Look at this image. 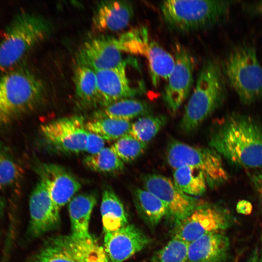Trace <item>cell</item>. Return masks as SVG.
Instances as JSON below:
<instances>
[{
	"label": "cell",
	"mask_w": 262,
	"mask_h": 262,
	"mask_svg": "<svg viewBox=\"0 0 262 262\" xmlns=\"http://www.w3.org/2000/svg\"><path fill=\"white\" fill-rule=\"evenodd\" d=\"M46 96L44 82L26 68L0 73V130L36 110Z\"/></svg>",
	"instance_id": "7a4b0ae2"
},
{
	"label": "cell",
	"mask_w": 262,
	"mask_h": 262,
	"mask_svg": "<svg viewBox=\"0 0 262 262\" xmlns=\"http://www.w3.org/2000/svg\"><path fill=\"white\" fill-rule=\"evenodd\" d=\"M173 182L184 193L192 196H201L206 190L207 182L201 171L182 166L174 169Z\"/></svg>",
	"instance_id": "484cf974"
},
{
	"label": "cell",
	"mask_w": 262,
	"mask_h": 262,
	"mask_svg": "<svg viewBox=\"0 0 262 262\" xmlns=\"http://www.w3.org/2000/svg\"><path fill=\"white\" fill-rule=\"evenodd\" d=\"M147 147V144L128 133L116 140L110 147L122 161L128 163L142 155Z\"/></svg>",
	"instance_id": "f546056e"
},
{
	"label": "cell",
	"mask_w": 262,
	"mask_h": 262,
	"mask_svg": "<svg viewBox=\"0 0 262 262\" xmlns=\"http://www.w3.org/2000/svg\"><path fill=\"white\" fill-rule=\"evenodd\" d=\"M235 1L171 0L162 1L161 12L166 26L180 33L211 29L223 22Z\"/></svg>",
	"instance_id": "5b68a950"
},
{
	"label": "cell",
	"mask_w": 262,
	"mask_h": 262,
	"mask_svg": "<svg viewBox=\"0 0 262 262\" xmlns=\"http://www.w3.org/2000/svg\"><path fill=\"white\" fill-rule=\"evenodd\" d=\"M251 9L254 13L262 15V0L253 4Z\"/></svg>",
	"instance_id": "d590c367"
},
{
	"label": "cell",
	"mask_w": 262,
	"mask_h": 262,
	"mask_svg": "<svg viewBox=\"0 0 262 262\" xmlns=\"http://www.w3.org/2000/svg\"><path fill=\"white\" fill-rule=\"evenodd\" d=\"M36 171L39 180L45 185L53 204L60 210L82 187L78 179L60 165L42 163L37 166Z\"/></svg>",
	"instance_id": "9a60e30c"
},
{
	"label": "cell",
	"mask_w": 262,
	"mask_h": 262,
	"mask_svg": "<svg viewBox=\"0 0 262 262\" xmlns=\"http://www.w3.org/2000/svg\"><path fill=\"white\" fill-rule=\"evenodd\" d=\"M250 180L254 188L262 201V170L250 175Z\"/></svg>",
	"instance_id": "836d02e7"
},
{
	"label": "cell",
	"mask_w": 262,
	"mask_h": 262,
	"mask_svg": "<svg viewBox=\"0 0 262 262\" xmlns=\"http://www.w3.org/2000/svg\"><path fill=\"white\" fill-rule=\"evenodd\" d=\"M112 38L121 52L141 55L147 59L154 86L161 80L167 81L174 66V57L150 38L147 27L139 26Z\"/></svg>",
	"instance_id": "52a82bcc"
},
{
	"label": "cell",
	"mask_w": 262,
	"mask_h": 262,
	"mask_svg": "<svg viewBox=\"0 0 262 262\" xmlns=\"http://www.w3.org/2000/svg\"><path fill=\"white\" fill-rule=\"evenodd\" d=\"M5 206V202L3 199L0 196V219L4 213Z\"/></svg>",
	"instance_id": "74e56055"
},
{
	"label": "cell",
	"mask_w": 262,
	"mask_h": 262,
	"mask_svg": "<svg viewBox=\"0 0 262 262\" xmlns=\"http://www.w3.org/2000/svg\"><path fill=\"white\" fill-rule=\"evenodd\" d=\"M77 65L87 66L95 71L117 66L126 60L111 37L91 39L85 42L76 55Z\"/></svg>",
	"instance_id": "ac0fdd59"
},
{
	"label": "cell",
	"mask_w": 262,
	"mask_h": 262,
	"mask_svg": "<svg viewBox=\"0 0 262 262\" xmlns=\"http://www.w3.org/2000/svg\"><path fill=\"white\" fill-rule=\"evenodd\" d=\"M104 145L105 140L103 138L94 133L88 131L85 151L89 155L98 153L104 148Z\"/></svg>",
	"instance_id": "d6a6232c"
},
{
	"label": "cell",
	"mask_w": 262,
	"mask_h": 262,
	"mask_svg": "<svg viewBox=\"0 0 262 262\" xmlns=\"http://www.w3.org/2000/svg\"><path fill=\"white\" fill-rule=\"evenodd\" d=\"M97 202L96 195L93 192L80 194L69 201L68 212L72 235L79 238L92 236L89 231V222Z\"/></svg>",
	"instance_id": "44dd1931"
},
{
	"label": "cell",
	"mask_w": 262,
	"mask_h": 262,
	"mask_svg": "<svg viewBox=\"0 0 262 262\" xmlns=\"http://www.w3.org/2000/svg\"><path fill=\"white\" fill-rule=\"evenodd\" d=\"M151 239L133 224L104 233V248L110 262H123L147 247Z\"/></svg>",
	"instance_id": "2e32d148"
},
{
	"label": "cell",
	"mask_w": 262,
	"mask_h": 262,
	"mask_svg": "<svg viewBox=\"0 0 262 262\" xmlns=\"http://www.w3.org/2000/svg\"><path fill=\"white\" fill-rule=\"evenodd\" d=\"M227 84L222 64L213 59L206 61L180 121V128L184 133L194 132L223 104L227 96Z\"/></svg>",
	"instance_id": "3957f363"
},
{
	"label": "cell",
	"mask_w": 262,
	"mask_h": 262,
	"mask_svg": "<svg viewBox=\"0 0 262 262\" xmlns=\"http://www.w3.org/2000/svg\"><path fill=\"white\" fill-rule=\"evenodd\" d=\"M143 189L152 193L165 205L176 225L188 216L198 205L196 199L182 192L170 179L160 174L142 176Z\"/></svg>",
	"instance_id": "4fadbf2b"
},
{
	"label": "cell",
	"mask_w": 262,
	"mask_h": 262,
	"mask_svg": "<svg viewBox=\"0 0 262 262\" xmlns=\"http://www.w3.org/2000/svg\"><path fill=\"white\" fill-rule=\"evenodd\" d=\"M135 206L144 221L154 227L168 213L166 207L155 195L147 190L135 188L132 190Z\"/></svg>",
	"instance_id": "d4e9b609"
},
{
	"label": "cell",
	"mask_w": 262,
	"mask_h": 262,
	"mask_svg": "<svg viewBox=\"0 0 262 262\" xmlns=\"http://www.w3.org/2000/svg\"><path fill=\"white\" fill-rule=\"evenodd\" d=\"M247 262H259V256L257 250H255L252 253Z\"/></svg>",
	"instance_id": "8d00e7d4"
},
{
	"label": "cell",
	"mask_w": 262,
	"mask_h": 262,
	"mask_svg": "<svg viewBox=\"0 0 262 262\" xmlns=\"http://www.w3.org/2000/svg\"><path fill=\"white\" fill-rule=\"evenodd\" d=\"M21 175V167L6 148L0 145V189L13 185Z\"/></svg>",
	"instance_id": "1f68e13d"
},
{
	"label": "cell",
	"mask_w": 262,
	"mask_h": 262,
	"mask_svg": "<svg viewBox=\"0 0 262 262\" xmlns=\"http://www.w3.org/2000/svg\"><path fill=\"white\" fill-rule=\"evenodd\" d=\"M166 158L174 169L187 166L202 172L211 188L219 186L229 179L222 157L210 147H195L171 140L167 147Z\"/></svg>",
	"instance_id": "9c48e42d"
},
{
	"label": "cell",
	"mask_w": 262,
	"mask_h": 262,
	"mask_svg": "<svg viewBox=\"0 0 262 262\" xmlns=\"http://www.w3.org/2000/svg\"><path fill=\"white\" fill-rule=\"evenodd\" d=\"M175 64L164 87L163 98L168 110L175 113L190 93L194 82L192 56L182 46L174 47Z\"/></svg>",
	"instance_id": "7c38bea8"
},
{
	"label": "cell",
	"mask_w": 262,
	"mask_h": 262,
	"mask_svg": "<svg viewBox=\"0 0 262 262\" xmlns=\"http://www.w3.org/2000/svg\"><path fill=\"white\" fill-rule=\"evenodd\" d=\"M127 63L126 61L117 66L95 71L99 105L102 107L142 93V87L131 84L126 73Z\"/></svg>",
	"instance_id": "e0dca14e"
},
{
	"label": "cell",
	"mask_w": 262,
	"mask_h": 262,
	"mask_svg": "<svg viewBox=\"0 0 262 262\" xmlns=\"http://www.w3.org/2000/svg\"><path fill=\"white\" fill-rule=\"evenodd\" d=\"M250 204L246 201H242L239 202L237 205L239 211L243 213H246V210L250 211Z\"/></svg>",
	"instance_id": "e575fe53"
},
{
	"label": "cell",
	"mask_w": 262,
	"mask_h": 262,
	"mask_svg": "<svg viewBox=\"0 0 262 262\" xmlns=\"http://www.w3.org/2000/svg\"><path fill=\"white\" fill-rule=\"evenodd\" d=\"M189 244L174 237L162 248L155 252L150 262H188Z\"/></svg>",
	"instance_id": "4dcf8cb0"
},
{
	"label": "cell",
	"mask_w": 262,
	"mask_h": 262,
	"mask_svg": "<svg viewBox=\"0 0 262 262\" xmlns=\"http://www.w3.org/2000/svg\"><path fill=\"white\" fill-rule=\"evenodd\" d=\"M166 118L162 115H147L140 117L131 124L129 134L147 145L165 125Z\"/></svg>",
	"instance_id": "f1b7e54d"
},
{
	"label": "cell",
	"mask_w": 262,
	"mask_h": 262,
	"mask_svg": "<svg viewBox=\"0 0 262 262\" xmlns=\"http://www.w3.org/2000/svg\"><path fill=\"white\" fill-rule=\"evenodd\" d=\"M100 210L104 234L129 224L123 204L110 187H107L102 193Z\"/></svg>",
	"instance_id": "cb8c5ba5"
},
{
	"label": "cell",
	"mask_w": 262,
	"mask_h": 262,
	"mask_svg": "<svg viewBox=\"0 0 262 262\" xmlns=\"http://www.w3.org/2000/svg\"><path fill=\"white\" fill-rule=\"evenodd\" d=\"M73 82L76 97L81 106L91 108L99 106L96 74L94 70L77 65L74 72Z\"/></svg>",
	"instance_id": "603a6c76"
},
{
	"label": "cell",
	"mask_w": 262,
	"mask_h": 262,
	"mask_svg": "<svg viewBox=\"0 0 262 262\" xmlns=\"http://www.w3.org/2000/svg\"><path fill=\"white\" fill-rule=\"evenodd\" d=\"M133 16V8L129 1H101L94 11L92 27L100 32L119 31L129 25Z\"/></svg>",
	"instance_id": "d6986e66"
},
{
	"label": "cell",
	"mask_w": 262,
	"mask_h": 262,
	"mask_svg": "<svg viewBox=\"0 0 262 262\" xmlns=\"http://www.w3.org/2000/svg\"><path fill=\"white\" fill-rule=\"evenodd\" d=\"M28 236L37 238L56 229L60 223V210L53 204L44 183L39 179L29 200Z\"/></svg>",
	"instance_id": "5bb4252c"
},
{
	"label": "cell",
	"mask_w": 262,
	"mask_h": 262,
	"mask_svg": "<svg viewBox=\"0 0 262 262\" xmlns=\"http://www.w3.org/2000/svg\"><path fill=\"white\" fill-rule=\"evenodd\" d=\"M131 124L130 121L108 117L96 118L85 123V128L104 140L112 141L128 134Z\"/></svg>",
	"instance_id": "4316f807"
},
{
	"label": "cell",
	"mask_w": 262,
	"mask_h": 262,
	"mask_svg": "<svg viewBox=\"0 0 262 262\" xmlns=\"http://www.w3.org/2000/svg\"><path fill=\"white\" fill-rule=\"evenodd\" d=\"M229 245L228 237L223 231L207 234L189 244L188 262H224Z\"/></svg>",
	"instance_id": "ffe728a7"
},
{
	"label": "cell",
	"mask_w": 262,
	"mask_h": 262,
	"mask_svg": "<svg viewBox=\"0 0 262 262\" xmlns=\"http://www.w3.org/2000/svg\"><path fill=\"white\" fill-rule=\"evenodd\" d=\"M222 65L227 83L243 103L250 104L262 98V67L254 47H234Z\"/></svg>",
	"instance_id": "8992f818"
},
{
	"label": "cell",
	"mask_w": 262,
	"mask_h": 262,
	"mask_svg": "<svg viewBox=\"0 0 262 262\" xmlns=\"http://www.w3.org/2000/svg\"><path fill=\"white\" fill-rule=\"evenodd\" d=\"M40 130L44 140L55 150L70 154L85 151L88 131L82 116L60 118L41 125Z\"/></svg>",
	"instance_id": "8fae6325"
},
{
	"label": "cell",
	"mask_w": 262,
	"mask_h": 262,
	"mask_svg": "<svg viewBox=\"0 0 262 262\" xmlns=\"http://www.w3.org/2000/svg\"><path fill=\"white\" fill-rule=\"evenodd\" d=\"M90 170L104 174H117L123 171L125 165L111 147H104L93 155H88L83 160Z\"/></svg>",
	"instance_id": "83f0119b"
},
{
	"label": "cell",
	"mask_w": 262,
	"mask_h": 262,
	"mask_svg": "<svg viewBox=\"0 0 262 262\" xmlns=\"http://www.w3.org/2000/svg\"><path fill=\"white\" fill-rule=\"evenodd\" d=\"M229 213L213 205H197L186 218L175 226L173 237L188 244L207 234L223 231L231 225Z\"/></svg>",
	"instance_id": "30bf717a"
},
{
	"label": "cell",
	"mask_w": 262,
	"mask_h": 262,
	"mask_svg": "<svg viewBox=\"0 0 262 262\" xmlns=\"http://www.w3.org/2000/svg\"><path fill=\"white\" fill-rule=\"evenodd\" d=\"M49 20L36 13L21 12L8 24L0 40V73L17 67L35 46L50 34Z\"/></svg>",
	"instance_id": "277c9868"
},
{
	"label": "cell",
	"mask_w": 262,
	"mask_h": 262,
	"mask_svg": "<svg viewBox=\"0 0 262 262\" xmlns=\"http://www.w3.org/2000/svg\"><path fill=\"white\" fill-rule=\"evenodd\" d=\"M31 262H110L104 247L92 236L59 235L46 240Z\"/></svg>",
	"instance_id": "ba28073f"
},
{
	"label": "cell",
	"mask_w": 262,
	"mask_h": 262,
	"mask_svg": "<svg viewBox=\"0 0 262 262\" xmlns=\"http://www.w3.org/2000/svg\"><path fill=\"white\" fill-rule=\"evenodd\" d=\"M209 145L234 165L262 168V124L250 116L233 114L223 118L212 130Z\"/></svg>",
	"instance_id": "6da1fadb"
},
{
	"label": "cell",
	"mask_w": 262,
	"mask_h": 262,
	"mask_svg": "<svg viewBox=\"0 0 262 262\" xmlns=\"http://www.w3.org/2000/svg\"><path fill=\"white\" fill-rule=\"evenodd\" d=\"M151 111L146 102L133 98L115 101L102 107L93 114V119L110 118L130 121L138 116L149 115Z\"/></svg>",
	"instance_id": "7402d4cb"
}]
</instances>
